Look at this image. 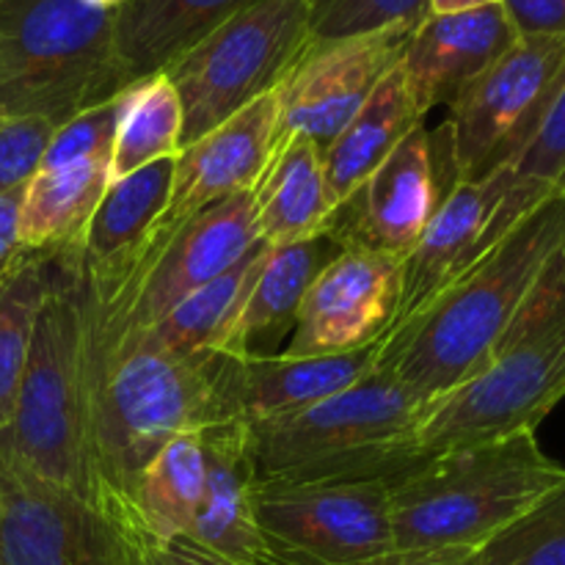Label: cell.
<instances>
[{"instance_id": "d4e9b609", "label": "cell", "mask_w": 565, "mask_h": 565, "mask_svg": "<svg viewBox=\"0 0 565 565\" xmlns=\"http://www.w3.org/2000/svg\"><path fill=\"white\" fill-rule=\"evenodd\" d=\"M425 121L408 94L401 64L375 86L367 103L326 147L323 174L334 210L384 163L392 149Z\"/></svg>"}, {"instance_id": "e0dca14e", "label": "cell", "mask_w": 565, "mask_h": 565, "mask_svg": "<svg viewBox=\"0 0 565 565\" xmlns=\"http://www.w3.org/2000/svg\"><path fill=\"white\" fill-rule=\"evenodd\" d=\"M508 191H511V171L502 166L483 180L456 182L441 196L434 218L403 263L401 307L390 334L412 323L502 235H508L500 226V210Z\"/></svg>"}, {"instance_id": "8992f818", "label": "cell", "mask_w": 565, "mask_h": 565, "mask_svg": "<svg viewBox=\"0 0 565 565\" xmlns=\"http://www.w3.org/2000/svg\"><path fill=\"white\" fill-rule=\"evenodd\" d=\"M125 88L116 11L83 0H0V119L61 127Z\"/></svg>"}, {"instance_id": "f35d334b", "label": "cell", "mask_w": 565, "mask_h": 565, "mask_svg": "<svg viewBox=\"0 0 565 565\" xmlns=\"http://www.w3.org/2000/svg\"><path fill=\"white\" fill-rule=\"evenodd\" d=\"M163 546L166 557H169L171 565H232L226 561H221V557L210 555V552H204L202 546L191 544L188 539H177V541H169V544H160Z\"/></svg>"}, {"instance_id": "8fae6325", "label": "cell", "mask_w": 565, "mask_h": 565, "mask_svg": "<svg viewBox=\"0 0 565 565\" xmlns=\"http://www.w3.org/2000/svg\"><path fill=\"white\" fill-rule=\"evenodd\" d=\"M417 25H395L326 42L309 39L274 88L281 138L303 136L326 152L362 110L375 86L395 70Z\"/></svg>"}, {"instance_id": "3957f363", "label": "cell", "mask_w": 565, "mask_h": 565, "mask_svg": "<svg viewBox=\"0 0 565 565\" xmlns=\"http://www.w3.org/2000/svg\"><path fill=\"white\" fill-rule=\"evenodd\" d=\"M563 486L533 430L430 456L392 489L395 552H480Z\"/></svg>"}, {"instance_id": "4dcf8cb0", "label": "cell", "mask_w": 565, "mask_h": 565, "mask_svg": "<svg viewBox=\"0 0 565 565\" xmlns=\"http://www.w3.org/2000/svg\"><path fill=\"white\" fill-rule=\"evenodd\" d=\"M511 191L500 210L502 230H513L552 196H565V77L530 141L505 166Z\"/></svg>"}, {"instance_id": "8d00e7d4", "label": "cell", "mask_w": 565, "mask_h": 565, "mask_svg": "<svg viewBox=\"0 0 565 565\" xmlns=\"http://www.w3.org/2000/svg\"><path fill=\"white\" fill-rule=\"evenodd\" d=\"M20 202H22V188L14 193L0 196V279L25 257V248L20 243Z\"/></svg>"}, {"instance_id": "ffe728a7", "label": "cell", "mask_w": 565, "mask_h": 565, "mask_svg": "<svg viewBox=\"0 0 565 565\" xmlns=\"http://www.w3.org/2000/svg\"><path fill=\"white\" fill-rule=\"evenodd\" d=\"M204 497L188 541L232 565H279L257 524V463L248 425L218 423L202 430Z\"/></svg>"}, {"instance_id": "603a6c76", "label": "cell", "mask_w": 565, "mask_h": 565, "mask_svg": "<svg viewBox=\"0 0 565 565\" xmlns=\"http://www.w3.org/2000/svg\"><path fill=\"white\" fill-rule=\"evenodd\" d=\"M254 224L265 246L312 241L329 230L331 204L323 152L303 136L279 138L274 158L252 188Z\"/></svg>"}, {"instance_id": "9a60e30c", "label": "cell", "mask_w": 565, "mask_h": 565, "mask_svg": "<svg viewBox=\"0 0 565 565\" xmlns=\"http://www.w3.org/2000/svg\"><path fill=\"white\" fill-rule=\"evenodd\" d=\"M403 292V259L340 248L298 307L290 356L351 353L386 340Z\"/></svg>"}, {"instance_id": "52a82bcc", "label": "cell", "mask_w": 565, "mask_h": 565, "mask_svg": "<svg viewBox=\"0 0 565 565\" xmlns=\"http://www.w3.org/2000/svg\"><path fill=\"white\" fill-rule=\"evenodd\" d=\"M309 42V0H254L166 66L182 105L180 149L279 86Z\"/></svg>"}, {"instance_id": "836d02e7", "label": "cell", "mask_w": 565, "mask_h": 565, "mask_svg": "<svg viewBox=\"0 0 565 565\" xmlns=\"http://www.w3.org/2000/svg\"><path fill=\"white\" fill-rule=\"evenodd\" d=\"M121 94L108 103L72 116L50 136L39 169H61V166L86 163V160H110L114 152L116 125H119Z\"/></svg>"}, {"instance_id": "9c48e42d", "label": "cell", "mask_w": 565, "mask_h": 565, "mask_svg": "<svg viewBox=\"0 0 565 565\" xmlns=\"http://www.w3.org/2000/svg\"><path fill=\"white\" fill-rule=\"evenodd\" d=\"M565 397V326L530 337L430 403L414 447L423 456L527 434Z\"/></svg>"}, {"instance_id": "277c9868", "label": "cell", "mask_w": 565, "mask_h": 565, "mask_svg": "<svg viewBox=\"0 0 565 565\" xmlns=\"http://www.w3.org/2000/svg\"><path fill=\"white\" fill-rule=\"evenodd\" d=\"M428 403L384 370L290 417L248 425L257 483L392 480L423 467L414 447Z\"/></svg>"}, {"instance_id": "ab89813d", "label": "cell", "mask_w": 565, "mask_h": 565, "mask_svg": "<svg viewBox=\"0 0 565 565\" xmlns=\"http://www.w3.org/2000/svg\"><path fill=\"white\" fill-rule=\"evenodd\" d=\"M502 0H428V14H463L486 6H500Z\"/></svg>"}, {"instance_id": "7402d4cb", "label": "cell", "mask_w": 565, "mask_h": 565, "mask_svg": "<svg viewBox=\"0 0 565 565\" xmlns=\"http://www.w3.org/2000/svg\"><path fill=\"white\" fill-rule=\"evenodd\" d=\"M340 252L329 235L312 237L290 246H268L257 276L237 303L230 326L215 342L213 353L246 356V353H276L281 337L296 326L298 307L315 276Z\"/></svg>"}, {"instance_id": "2e32d148", "label": "cell", "mask_w": 565, "mask_h": 565, "mask_svg": "<svg viewBox=\"0 0 565 565\" xmlns=\"http://www.w3.org/2000/svg\"><path fill=\"white\" fill-rule=\"evenodd\" d=\"M384 340L351 353L290 356V353H213V381L224 419L243 425L268 423L303 412L375 370Z\"/></svg>"}, {"instance_id": "e575fe53", "label": "cell", "mask_w": 565, "mask_h": 565, "mask_svg": "<svg viewBox=\"0 0 565 565\" xmlns=\"http://www.w3.org/2000/svg\"><path fill=\"white\" fill-rule=\"evenodd\" d=\"M55 127L44 119H0V196L25 188L39 171Z\"/></svg>"}, {"instance_id": "4fadbf2b", "label": "cell", "mask_w": 565, "mask_h": 565, "mask_svg": "<svg viewBox=\"0 0 565 565\" xmlns=\"http://www.w3.org/2000/svg\"><path fill=\"white\" fill-rule=\"evenodd\" d=\"M257 246L252 193L210 204L163 243L149 241L147 257L132 270L127 320L136 329H152L177 303L235 268Z\"/></svg>"}, {"instance_id": "5bb4252c", "label": "cell", "mask_w": 565, "mask_h": 565, "mask_svg": "<svg viewBox=\"0 0 565 565\" xmlns=\"http://www.w3.org/2000/svg\"><path fill=\"white\" fill-rule=\"evenodd\" d=\"M3 565H127L114 519L0 456Z\"/></svg>"}, {"instance_id": "74e56055", "label": "cell", "mask_w": 565, "mask_h": 565, "mask_svg": "<svg viewBox=\"0 0 565 565\" xmlns=\"http://www.w3.org/2000/svg\"><path fill=\"white\" fill-rule=\"evenodd\" d=\"M478 552L469 550H436V552H390L364 565H475Z\"/></svg>"}, {"instance_id": "44dd1931", "label": "cell", "mask_w": 565, "mask_h": 565, "mask_svg": "<svg viewBox=\"0 0 565 565\" xmlns=\"http://www.w3.org/2000/svg\"><path fill=\"white\" fill-rule=\"evenodd\" d=\"M171 180L174 158H163L110 182L77 246V263L88 276L116 287L141 265L169 204Z\"/></svg>"}, {"instance_id": "5b68a950", "label": "cell", "mask_w": 565, "mask_h": 565, "mask_svg": "<svg viewBox=\"0 0 565 565\" xmlns=\"http://www.w3.org/2000/svg\"><path fill=\"white\" fill-rule=\"evenodd\" d=\"M72 248L55 252L53 290L33 329L14 414L0 430V456L97 508L99 480L88 434L83 315Z\"/></svg>"}, {"instance_id": "7c38bea8", "label": "cell", "mask_w": 565, "mask_h": 565, "mask_svg": "<svg viewBox=\"0 0 565 565\" xmlns=\"http://www.w3.org/2000/svg\"><path fill=\"white\" fill-rule=\"evenodd\" d=\"M445 193L436 169V138L419 121L331 213L326 235L340 248L406 263Z\"/></svg>"}, {"instance_id": "d590c367", "label": "cell", "mask_w": 565, "mask_h": 565, "mask_svg": "<svg viewBox=\"0 0 565 565\" xmlns=\"http://www.w3.org/2000/svg\"><path fill=\"white\" fill-rule=\"evenodd\" d=\"M519 36L565 33V0H502Z\"/></svg>"}, {"instance_id": "ba28073f", "label": "cell", "mask_w": 565, "mask_h": 565, "mask_svg": "<svg viewBox=\"0 0 565 565\" xmlns=\"http://www.w3.org/2000/svg\"><path fill=\"white\" fill-rule=\"evenodd\" d=\"M565 77V33L519 36L478 81L463 88L441 125L456 182H475L511 163L530 141Z\"/></svg>"}, {"instance_id": "7a4b0ae2", "label": "cell", "mask_w": 565, "mask_h": 565, "mask_svg": "<svg viewBox=\"0 0 565 565\" xmlns=\"http://www.w3.org/2000/svg\"><path fill=\"white\" fill-rule=\"evenodd\" d=\"M565 243V196H552L502 235L412 323L390 334L375 370L395 375L425 403L478 375L546 259Z\"/></svg>"}, {"instance_id": "6da1fadb", "label": "cell", "mask_w": 565, "mask_h": 565, "mask_svg": "<svg viewBox=\"0 0 565 565\" xmlns=\"http://www.w3.org/2000/svg\"><path fill=\"white\" fill-rule=\"evenodd\" d=\"M83 315V375L99 505L125 502L166 441L226 423L213 353L174 356L127 320L132 274L110 287L88 276L72 248ZM97 505V508H99Z\"/></svg>"}, {"instance_id": "83f0119b", "label": "cell", "mask_w": 565, "mask_h": 565, "mask_svg": "<svg viewBox=\"0 0 565 565\" xmlns=\"http://www.w3.org/2000/svg\"><path fill=\"white\" fill-rule=\"evenodd\" d=\"M180 136L182 105L166 72L127 86L110 152V182L163 158H177Z\"/></svg>"}, {"instance_id": "d6986e66", "label": "cell", "mask_w": 565, "mask_h": 565, "mask_svg": "<svg viewBox=\"0 0 565 565\" xmlns=\"http://www.w3.org/2000/svg\"><path fill=\"white\" fill-rule=\"evenodd\" d=\"M519 33L505 9L486 6L463 14H428L419 20L401 55V72L419 116L450 105L497 58L516 44Z\"/></svg>"}, {"instance_id": "4316f807", "label": "cell", "mask_w": 565, "mask_h": 565, "mask_svg": "<svg viewBox=\"0 0 565 565\" xmlns=\"http://www.w3.org/2000/svg\"><path fill=\"white\" fill-rule=\"evenodd\" d=\"M204 497L202 430L166 441L132 491V513L160 544L188 539Z\"/></svg>"}, {"instance_id": "cb8c5ba5", "label": "cell", "mask_w": 565, "mask_h": 565, "mask_svg": "<svg viewBox=\"0 0 565 565\" xmlns=\"http://www.w3.org/2000/svg\"><path fill=\"white\" fill-rule=\"evenodd\" d=\"M248 3L254 0H125L116 11V55L127 86L163 72Z\"/></svg>"}, {"instance_id": "f546056e", "label": "cell", "mask_w": 565, "mask_h": 565, "mask_svg": "<svg viewBox=\"0 0 565 565\" xmlns=\"http://www.w3.org/2000/svg\"><path fill=\"white\" fill-rule=\"evenodd\" d=\"M265 252H268V246L259 243L235 268L191 292L152 329H141L147 340L158 345L160 351L174 353V356H196V353L213 351L215 342L230 326L237 303L243 301L248 285L257 276Z\"/></svg>"}, {"instance_id": "f1b7e54d", "label": "cell", "mask_w": 565, "mask_h": 565, "mask_svg": "<svg viewBox=\"0 0 565 565\" xmlns=\"http://www.w3.org/2000/svg\"><path fill=\"white\" fill-rule=\"evenodd\" d=\"M55 254L28 252L0 279V430L14 414L39 312L53 290Z\"/></svg>"}, {"instance_id": "484cf974", "label": "cell", "mask_w": 565, "mask_h": 565, "mask_svg": "<svg viewBox=\"0 0 565 565\" xmlns=\"http://www.w3.org/2000/svg\"><path fill=\"white\" fill-rule=\"evenodd\" d=\"M110 185V160L39 169L22 188L20 243L25 252L55 254L81 246L88 218Z\"/></svg>"}, {"instance_id": "60d3db41", "label": "cell", "mask_w": 565, "mask_h": 565, "mask_svg": "<svg viewBox=\"0 0 565 565\" xmlns=\"http://www.w3.org/2000/svg\"><path fill=\"white\" fill-rule=\"evenodd\" d=\"M83 3H88V6H97V9L119 11V9H121V3H125V0H83Z\"/></svg>"}, {"instance_id": "1f68e13d", "label": "cell", "mask_w": 565, "mask_h": 565, "mask_svg": "<svg viewBox=\"0 0 565 565\" xmlns=\"http://www.w3.org/2000/svg\"><path fill=\"white\" fill-rule=\"evenodd\" d=\"M475 565H565V486L489 541Z\"/></svg>"}, {"instance_id": "ac0fdd59", "label": "cell", "mask_w": 565, "mask_h": 565, "mask_svg": "<svg viewBox=\"0 0 565 565\" xmlns=\"http://www.w3.org/2000/svg\"><path fill=\"white\" fill-rule=\"evenodd\" d=\"M279 138V105L270 92L204 132L191 147L180 149L169 204L154 226L152 241L163 243L177 226L221 199L252 193L274 158Z\"/></svg>"}, {"instance_id": "30bf717a", "label": "cell", "mask_w": 565, "mask_h": 565, "mask_svg": "<svg viewBox=\"0 0 565 565\" xmlns=\"http://www.w3.org/2000/svg\"><path fill=\"white\" fill-rule=\"evenodd\" d=\"M392 480L257 483L254 511L279 565H364L395 552Z\"/></svg>"}, {"instance_id": "b9f144b4", "label": "cell", "mask_w": 565, "mask_h": 565, "mask_svg": "<svg viewBox=\"0 0 565 565\" xmlns=\"http://www.w3.org/2000/svg\"><path fill=\"white\" fill-rule=\"evenodd\" d=\"M0 565H3V555H0Z\"/></svg>"}, {"instance_id": "d6a6232c", "label": "cell", "mask_w": 565, "mask_h": 565, "mask_svg": "<svg viewBox=\"0 0 565 565\" xmlns=\"http://www.w3.org/2000/svg\"><path fill=\"white\" fill-rule=\"evenodd\" d=\"M428 0H309V39H348L395 25H417Z\"/></svg>"}]
</instances>
